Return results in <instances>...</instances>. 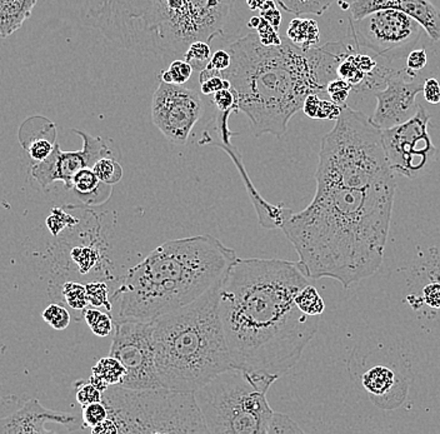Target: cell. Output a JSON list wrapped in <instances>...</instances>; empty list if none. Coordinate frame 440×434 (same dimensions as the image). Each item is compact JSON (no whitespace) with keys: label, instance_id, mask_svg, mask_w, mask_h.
I'll list each match as a JSON object with an SVG mask.
<instances>
[{"label":"cell","instance_id":"25","mask_svg":"<svg viewBox=\"0 0 440 434\" xmlns=\"http://www.w3.org/2000/svg\"><path fill=\"white\" fill-rule=\"evenodd\" d=\"M343 107L339 105L333 101H324L320 99L318 94H311L306 97L303 112L306 113V117L311 119H328V120H337L342 114Z\"/></svg>","mask_w":440,"mask_h":434},{"label":"cell","instance_id":"24","mask_svg":"<svg viewBox=\"0 0 440 434\" xmlns=\"http://www.w3.org/2000/svg\"><path fill=\"white\" fill-rule=\"evenodd\" d=\"M103 184L98 179L97 174L93 171V168H84L79 172L76 173L73 178V190L76 192V195L84 200L86 203H91L94 202V198L100 190H102Z\"/></svg>","mask_w":440,"mask_h":434},{"label":"cell","instance_id":"45","mask_svg":"<svg viewBox=\"0 0 440 434\" xmlns=\"http://www.w3.org/2000/svg\"><path fill=\"white\" fill-rule=\"evenodd\" d=\"M259 11H260V16L263 19H265L270 25H273L277 30H279L280 23H282V14H280L279 9L277 6V1L267 0L264 3V6L259 9Z\"/></svg>","mask_w":440,"mask_h":434},{"label":"cell","instance_id":"31","mask_svg":"<svg viewBox=\"0 0 440 434\" xmlns=\"http://www.w3.org/2000/svg\"><path fill=\"white\" fill-rule=\"evenodd\" d=\"M210 58H212L210 44L203 40H197L190 44L183 57V59L188 62L189 64L193 67V69L198 70L199 73L208 67Z\"/></svg>","mask_w":440,"mask_h":434},{"label":"cell","instance_id":"14","mask_svg":"<svg viewBox=\"0 0 440 434\" xmlns=\"http://www.w3.org/2000/svg\"><path fill=\"white\" fill-rule=\"evenodd\" d=\"M231 113L234 112L218 110V113H215L214 118L210 120L209 125L203 132V135L199 140V145H215L226 150V154H229L231 161L236 164V169L241 173L249 199L252 200L254 210L258 215L260 227H263L264 229H283L285 223L293 215V210L285 207L283 203H268L253 185L252 181L248 176L247 169L243 164V158L239 150L231 143V138L236 135V133L231 132L228 127V119L231 117Z\"/></svg>","mask_w":440,"mask_h":434},{"label":"cell","instance_id":"5","mask_svg":"<svg viewBox=\"0 0 440 434\" xmlns=\"http://www.w3.org/2000/svg\"><path fill=\"white\" fill-rule=\"evenodd\" d=\"M236 0H102L86 19L110 43L133 53L184 57L189 45L229 33Z\"/></svg>","mask_w":440,"mask_h":434},{"label":"cell","instance_id":"37","mask_svg":"<svg viewBox=\"0 0 440 434\" xmlns=\"http://www.w3.org/2000/svg\"><path fill=\"white\" fill-rule=\"evenodd\" d=\"M42 316L50 327L57 329V331H63L69 326V312L66 311V308L59 306V304H55V303L50 304L47 309H44Z\"/></svg>","mask_w":440,"mask_h":434},{"label":"cell","instance_id":"17","mask_svg":"<svg viewBox=\"0 0 440 434\" xmlns=\"http://www.w3.org/2000/svg\"><path fill=\"white\" fill-rule=\"evenodd\" d=\"M395 9L412 16L433 42L440 40V11L430 0H353L350 18L359 19L373 11Z\"/></svg>","mask_w":440,"mask_h":434},{"label":"cell","instance_id":"13","mask_svg":"<svg viewBox=\"0 0 440 434\" xmlns=\"http://www.w3.org/2000/svg\"><path fill=\"white\" fill-rule=\"evenodd\" d=\"M204 110L198 91L158 79L151 101V120L174 144H187Z\"/></svg>","mask_w":440,"mask_h":434},{"label":"cell","instance_id":"18","mask_svg":"<svg viewBox=\"0 0 440 434\" xmlns=\"http://www.w3.org/2000/svg\"><path fill=\"white\" fill-rule=\"evenodd\" d=\"M53 421L57 423L70 426L76 424V418L69 413L52 412L30 399L18 412L8 418L0 419V433H49L44 423Z\"/></svg>","mask_w":440,"mask_h":434},{"label":"cell","instance_id":"50","mask_svg":"<svg viewBox=\"0 0 440 434\" xmlns=\"http://www.w3.org/2000/svg\"><path fill=\"white\" fill-rule=\"evenodd\" d=\"M93 434H118L117 426L112 419L108 417L104 422L98 424L95 427L91 429Z\"/></svg>","mask_w":440,"mask_h":434},{"label":"cell","instance_id":"9","mask_svg":"<svg viewBox=\"0 0 440 434\" xmlns=\"http://www.w3.org/2000/svg\"><path fill=\"white\" fill-rule=\"evenodd\" d=\"M102 402L118 434L209 433L194 393L110 386Z\"/></svg>","mask_w":440,"mask_h":434},{"label":"cell","instance_id":"19","mask_svg":"<svg viewBox=\"0 0 440 434\" xmlns=\"http://www.w3.org/2000/svg\"><path fill=\"white\" fill-rule=\"evenodd\" d=\"M38 0H0V39H6L30 18Z\"/></svg>","mask_w":440,"mask_h":434},{"label":"cell","instance_id":"1","mask_svg":"<svg viewBox=\"0 0 440 434\" xmlns=\"http://www.w3.org/2000/svg\"><path fill=\"white\" fill-rule=\"evenodd\" d=\"M309 280L299 263L236 258L219 288V314L233 367L279 378L301 360L322 316L296 297Z\"/></svg>","mask_w":440,"mask_h":434},{"label":"cell","instance_id":"29","mask_svg":"<svg viewBox=\"0 0 440 434\" xmlns=\"http://www.w3.org/2000/svg\"><path fill=\"white\" fill-rule=\"evenodd\" d=\"M84 319L86 324L89 326L91 332L94 333L98 337H108L109 334L114 332L115 328V321L110 313L99 311L98 308H89L84 311Z\"/></svg>","mask_w":440,"mask_h":434},{"label":"cell","instance_id":"28","mask_svg":"<svg viewBox=\"0 0 440 434\" xmlns=\"http://www.w3.org/2000/svg\"><path fill=\"white\" fill-rule=\"evenodd\" d=\"M93 171L97 174L98 179L113 187L118 184L123 178V166L119 164L117 156H104L93 166Z\"/></svg>","mask_w":440,"mask_h":434},{"label":"cell","instance_id":"26","mask_svg":"<svg viewBox=\"0 0 440 434\" xmlns=\"http://www.w3.org/2000/svg\"><path fill=\"white\" fill-rule=\"evenodd\" d=\"M333 3L334 0H277V4L282 9L296 16L301 14L323 16Z\"/></svg>","mask_w":440,"mask_h":434},{"label":"cell","instance_id":"6","mask_svg":"<svg viewBox=\"0 0 440 434\" xmlns=\"http://www.w3.org/2000/svg\"><path fill=\"white\" fill-rule=\"evenodd\" d=\"M221 280L188 306L151 321L156 375L163 388L194 393L233 368L219 314Z\"/></svg>","mask_w":440,"mask_h":434},{"label":"cell","instance_id":"32","mask_svg":"<svg viewBox=\"0 0 440 434\" xmlns=\"http://www.w3.org/2000/svg\"><path fill=\"white\" fill-rule=\"evenodd\" d=\"M193 72V67L189 64L188 62L184 59H175L172 62V64L169 65L167 70H161L158 75V79L166 83L183 86L190 79Z\"/></svg>","mask_w":440,"mask_h":434},{"label":"cell","instance_id":"2","mask_svg":"<svg viewBox=\"0 0 440 434\" xmlns=\"http://www.w3.org/2000/svg\"><path fill=\"white\" fill-rule=\"evenodd\" d=\"M394 194L395 187L317 188L311 203L282 229L306 277L349 288L374 275L383 264Z\"/></svg>","mask_w":440,"mask_h":434},{"label":"cell","instance_id":"3","mask_svg":"<svg viewBox=\"0 0 440 434\" xmlns=\"http://www.w3.org/2000/svg\"><path fill=\"white\" fill-rule=\"evenodd\" d=\"M352 52L344 43L308 50L285 42L267 47L250 33L231 44V64L221 74L231 81L238 109L250 120L255 137L282 138L306 97L327 91L328 83L338 78L339 63Z\"/></svg>","mask_w":440,"mask_h":434},{"label":"cell","instance_id":"27","mask_svg":"<svg viewBox=\"0 0 440 434\" xmlns=\"http://www.w3.org/2000/svg\"><path fill=\"white\" fill-rule=\"evenodd\" d=\"M296 303L298 308L308 316H322L325 311L324 300L317 288L311 285V283L296 295Z\"/></svg>","mask_w":440,"mask_h":434},{"label":"cell","instance_id":"40","mask_svg":"<svg viewBox=\"0 0 440 434\" xmlns=\"http://www.w3.org/2000/svg\"><path fill=\"white\" fill-rule=\"evenodd\" d=\"M76 401L81 407L88 406L91 403L102 402L103 392L99 391L97 387L91 384L89 379L88 382H78L76 383Z\"/></svg>","mask_w":440,"mask_h":434},{"label":"cell","instance_id":"4","mask_svg":"<svg viewBox=\"0 0 440 434\" xmlns=\"http://www.w3.org/2000/svg\"><path fill=\"white\" fill-rule=\"evenodd\" d=\"M236 258L210 234L163 243L120 278L110 297L118 304L114 321L151 322L188 306L224 278Z\"/></svg>","mask_w":440,"mask_h":434},{"label":"cell","instance_id":"30","mask_svg":"<svg viewBox=\"0 0 440 434\" xmlns=\"http://www.w3.org/2000/svg\"><path fill=\"white\" fill-rule=\"evenodd\" d=\"M337 75H338V78H340V79L348 81L349 84H352L353 89L358 88L363 83L365 78L364 72L360 69L359 64L355 59L354 52L347 54L344 57L343 60L339 63Z\"/></svg>","mask_w":440,"mask_h":434},{"label":"cell","instance_id":"12","mask_svg":"<svg viewBox=\"0 0 440 434\" xmlns=\"http://www.w3.org/2000/svg\"><path fill=\"white\" fill-rule=\"evenodd\" d=\"M429 122V114L420 107L408 122L381 130L388 163L395 174L413 179L434 161L436 148L430 138Z\"/></svg>","mask_w":440,"mask_h":434},{"label":"cell","instance_id":"48","mask_svg":"<svg viewBox=\"0 0 440 434\" xmlns=\"http://www.w3.org/2000/svg\"><path fill=\"white\" fill-rule=\"evenodd\" d=\"M423 94L425 101L430 104H439L440 103V83L434 79L429 78L423 84Z\"/></svg>","mask_w":440,"mask_h":434},{"label":"cell","instance_id":"23","mask_svg":"<svg viewBox=\"0 0 440 434\" xmlns=\"http://www.w3.org/2000/svg\"><path fill=\"white\" fill-rule=\"evenodd\" d=\"M395 383V375L387 367H374L363 375V386L371 396H386Z\"/></svg>","mask_w":440,"mask_h":434},{"label":"cell","instance_id":"33","mask_svg":"<svg viewBox=\"0 0 440 434\" xmlns=\"http://www.w3.org/2000/svg\"><path fill=\"white\" fill-rule=\"evenodd\" d=\"M62 293L65 303L74 311H86V307L89 306L86 285L76 282H66L62 287Z\"/></svg>","mask_w":440,"mask_h":434},{"label":"cell","instance_id":"21","mask_svg":"<svg viewBox=\"0 0 440 434\" xmlns=\"http://www.w3.org/2000/svg\"><path fill=\"white\" fill-rule=\"evenodd\" d=\"M286 38L290 43L294 44L298 48H315L320 42V29L315 21L308 18H294L290 22Z\"/></svg>","mask_w":440,"mask_h":434},{"label":"cell","instance_id":"16","mask_svg":"<svg viewBox=\"0 0 440 434\" xmlns=\"http://www.w3.org/2000/svg\"><path fill=\"white\" fill-rule=\"evenodd\" d=\"M415 79V72L405 69L395 70L384 89L374 93L376 108L371 115V123L376 128L397 127L408 122L417 114L420 105L417 104V96L423 91V86Z\"/></svg>","mask_w":440,"mask_h":434},{"label":"cell","instance_id":"43","mask_svg":"<svg viewBox=\"0 0 440 434\" xmlns=\"http://www.w3.org/2000/svg\"><path fill=\"white\" fill-rule=\"evenodd\" d=\"M76 223V218L66 215L60 208H54L52 210V215H49L48 219H47V227L53 236H58L60 232L66 228L68 225H74Z\"/></svg>","mask_w":440,"mask_h":434},{"label":"cell","instance_id":"46","mask_svg":"<svg viewBox=\"0 0 440 434\" xmlns=\"http://www.w3.org/2000/svg\"><path fill=\"white\" fill-rule=\"evenodd\" d=\"M231 64V55L229 52L226 50H216L212 58H210L209 64H208V69L215 70V72H219L223 73L224 70L228 69Z\"/></svg>","mask_w":440,"mask_h":434},{"label":"cell","instance_id":"51","mask_svg":"<svg viewBox=\"0 0 440 434\" xmlns=\"http://www.w3.org/2000/svg\"><path fill=\"white\" fill-rule=\"evenodd\" d=\"M267 0H247V6L252 11H259Z\"/></svg>","mask_w":440,"mask_h":434},{"label":"cell","instance_id":"35","mask_svg":"<svg viewBox=\"0 0 440 434\" xmlns=\"http://www.w3.org/2000/svg\"><path fill=\"white\" fill-rule=\"evenodd\" d=\"M199 84H200V91L204 96H213L220 89L231 88V81L224 78L221 73L208 69V68L200 72Z\"/></svg>","mask_w":440,"mask_h":434},{"label":"cell","instance_id":"10","mask_svg":"<svg viewBox=\"0 0 440 434\" xmlns=\"http://www.w3.org/2000/svg\"><path fill=\"white\" fill-rule=\"evenodd\" d=\"M422 29L417 21L403 11L381 9L359 19L349 18L348 37L357 47L369 49L390 63L413 50Z\"/></svg>","mask_w":440,"mask_h":434},{"label":"cell","instance_id":"34","mask_svg":"<svg viewBox=\"0 0 440 434\" xmlns=\"http://www.w3.org/2000/svg\"><path fill=\"white\" fill-rule=\"evenodd\" d=\"M86 295H88V302L89 306L94 308H105L107 312L112 313L113 311V304L110 300V290L107 283L103 282H89L86 283Z\"/></svg>","mask_w":440,"mask_h":434},{"label":"cell","instance_id":"11","mask_svg":"<svg viewBox=\"0 0 440 434\" xmlns=\"http://www.w3.org/2000/svg\"><path fill=\"white\" fill-rule=\"evenodd\" d=\"M109 355L117 358L127 370L120 387L129 389L161 388L156 375L151 322L115 321Z\"/></svg>","mask_w":440,"mask_h":434},{"label":"cell","instance_id":"52","mask_svg":"<svg viewBox=\"0 0 440 434\" xmlns=\"http://www.w3.org/2000/svg\"><path fill=\"white\" fill-rule=\"evenodd\" d=\"M260 21H262V16H252V18H250V21L248 22V28H250V29H257L259 24H260Z\"/></svg>","mask_w":440,"mask_h":434},{"label":"cell","instance_id":"8","mask_svg":"<svg viewBox=\"0 0 440 434\" xmlns=\"http://www.w3.org/2000/svg\"><path fill=\"white\" fill-rule=\"evenodd\" d=\"M277 378L239 368L221 372L194 392L210 434H268L274 411L267 394Z\"/></svg>","mask_w":440,"mask_h":434},{"label":"cell","instance_id":"22","mask_svg":"<svg viewBox=\"0 0 440 434\" xmlns=\"http://www.w3.org/2000/svg\"><path fill=\"white\" fill-rule=\"evenodd\" d=\"M55 138H57V129L48 119L43 118L42 124L39 125L38 133L32 135L29 144H24V148L28 150L29 156L35 163L43 161L48 158L54 147H55Z\"/></svg>","mask_w":440,"mask_h":434},{"label":"cell","instance_id":"39","mask_svg":"<svg viewBox=\"0 0 440 434\" xmlns=\"http://www.w3.org/2000/svg\"><path fill=\"white\" fill-rule=\"evenodd\" d=\"M303 433V429L284 413L274 412L268 434Z\"/></svg>","mask_w":440,"mask_h":434},{"label":"cell","instance_id":"41","mask_svg":"<svg viewBox=\"0 0 440 434\" xmlns=\"http://www.w3.org/2000/svg\"><path fill=\"white\" fill-rule=\"evenodd\" d=\"M353 91V86L348 81H343L340 78H335L329 81L327 86V93L334 103L344 107L347 99L349 98L350 91Z\"/></svg>","mask_w":440,"mask_h":434},{"label":"cell","instance_id":"36","mask_svg":"<svg viewBox=\"0 0 440 434\" xmlns=\"http://www.w3.org/2000/svg\"><path fill=\"white\" fill-rule=\"evenodd\" d=\"M73 262L76 263L81 274H88L99 262V254L94 248L76 247L70 253Z\"/></svg>","mask_w":440,"mask_h":434},{"label":"cell","instance_id":"15","mask_svg":"<svg viewBox=\"0 0 440 434\" xmlns=\"http://www.w3.org/2000/svg\"><path fill=\"white\" fill-rule=\"evenodd\" d=\"M73 132L83 139V148L76 152H63L58 144L54 147L52 154L43 161L35 163L32 168V176L42 187H48L52 183H64L66 189L73 188V178L84 168H93L100 158L117 156L112 147L102 137H94L86 132L73 129Z\"/></svg>","mask_w":440,"mask_h":434},{"label":"cell","instance_id":"20","mask_svg":"<svg viewBox=\"0 0 440 434\" xmlns=\"http://www.w3.org/2000/svg\"><path fill=\"white\" fill-rule=\"evenodd\" d=\"M125 375V367L117 358L108 355L93 367L89 382L104 393L110 386H120Z\"/></svg>","mask_w":440,"mask_h":434},{"label":"cell","instance_id":"49","mask_svg":"<svg viewBox=\"0 0 440 434\" xmlns=\"http://www.w3.org/2000/svg\"><path fill=\"white\" fill-rule=\"evenodd\" d=\"M424 295L425 303L428 304V306L432 307V308H436V309H439L440 308V285L439 283H432V285H428L424 288V292H423Z\"/></svg>","mask_w":440,"mask_h":434},{"label":"cell","instance_id":"42","mask_svg":"<svg viewBox=\"0 0 440 434\" xmlns=\"http://www.w3.org/2000/svg\"><path fill=\"white\" fill-rule=\"evenodd\" d=\"M213 103L220 112H238V97L233 88H224L213 94Z\"/></svg>","mask_w":440,"mask_h":434},{"label":"cell","instance_id":"44","mask_svg":"<svg viewBox=\"0 0 440 434\" xmlns=\"http://www.w3.org/2000/svg\"><path fill=\"white\" fill-rule=\"evenodd\" d=\"M257 34H258L260 43L267 45V47H275V45H280L283 43L282 38L278 34V30L273 25H270L263 18H262L260 24L257 28Z\"/></svg>","mask_w":440,"mask_h":434},{"label":"cell","instance_id":"47","mask_svg":"<svg viewBox=\"0 0 440 434\" xmlns=\"http://www.w3.org/2000/svg\"><path fill=\"white\" fill-rule=\"evenodd\" d=\"M427 65V52L424 49H413L407 57V68L413 72H419Z\"/></svg>","mask_w":440,"mask_h":434},{"label":"cell","instance_id":"38","mask_svg":"<svg viewBox=\"0 0 440 434\" xmlns=\"http://www.w3.org/2000/svg\"><path fill=\"white\" fill-rule=\"evenodd\" d=\"M83 409V424L84 428H93L108 418L107 407L103 402L91 403L88 406L81 407Z\"/></svg>","mask_w":440,"mask_h":434},{"label":"cell","instance_id":"7","mask_svg":"<svg viewBox=\"0 0 440 434\" xmlns=\"http://www.w3.org/2000/svg\"><path fill=\"white\" fill-rule=\"evenodd\" d=\"M315 181L317 188L395 187L381 130L371 118L344 105L334 128L323 137Z\"/></svg>","mask_w":440,"mask_h":434}]
</instances>
